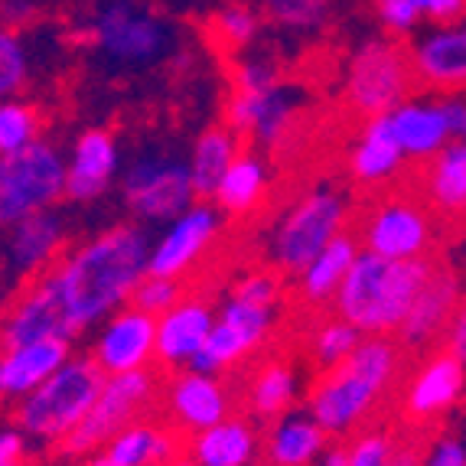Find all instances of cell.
Wrapping results in <instances>:
<instances>
[{"instance_id": "6da1fadb", "label": "cell", "mask_w": 466, "mask_h": 466, "mask_svg": "<svg viewBox=\"0 0 466 466\" xmlns=\"http://www.w3.org/2000/svg\"><path fill=\"white\" fill-rule=\"evenodd\" d=\"M150 248L154 241L147 228L127 222L69 248L49 268L46 278L63 303L72 333L98 327L131 303L134 288L147 278Z\"/></svg>"}, {"instance_id": "7a4b0ae2", "label": "cell", "mask_w": 466, "mask_h": 466, "mask_svg": "<svg viewBox=\"0 0 466 466\" xmlns=\"http://www.w3.org/2000/svg\"><path fill=\"white\" fill-rule=\"evenodd\" d=\"M401 346L389 336H366L346 362L319 372L307 395V414L333 437L352 434L372 418L379 401L395 389Z\"/></svg>"}, {"instance_id": "3957f363", "label": "cell", "mask_w": 466, "mask_h": 466, "mask_svg": "<svg viewBox=\"0 0 466 466\" xmlns=\"http://www.w3.org/2000/svg\"><path fill=\"white\" fill-rule=\"evenodd\" d=\"M434 268V258L389 261L372 251H359L333 300V313L362 336L398 333Z\"/></svg>"}, {"instance_id": "277c9868", "label": "cell", "mask_w": 466, "mask_h": 466, "mask_svg": "<svg viewBox=\"0 0 466 466\" xmlns=\"http://www.w3.org/2000/svg\"><path fill=\"white\" fill-rule=\"evenodd\" d=\"M350 199L333 183H319L297 196L268 235L271 271L280 278H297L329 241L350 232Z\"/></svg>"}, {"instance_id": "5b68a950", "label": "cell", "mask_w": 466, "mask_h": 466, "mask_svg": "<svg viewBox=\"0 0 466 466\" xmlns=\"http://www.w3.org/2000/svg\"><path fill=\"white\" fill-rule=\"evenodd\" d=\"M108 375L92 356L69 359L36 391L16 401V431L43 443H63L88 418Z\"/></svg>"}, {"instance_id": "8992f818", "label": "cell", "mask_w": 466, "mask_h": 466, "mask_svg": "<svg viewBox=\"0 0 466 466\" xmlns=\"http://www.w3.org/2000/svg\"><path fill=\"white\" fill-rule=\"evenodd\" d=\"M300 95L280 82L274 63L255 56L235 69V95L228 101V127L238 137H248L261 147H284L288 134L297 125Z\"/></svg>"}, {"instance_id": "52a82bcc", "label": "cell", "mask_w": 466, "mask_h": 466, "mask_svg": "<svg viewBox=\"0 0 466 466\" xmlns=\"http://www.w3.org/2000/svg\"><path fill=\"white\" fill-rule=\"evenodd\" d=\"M88 33L101 59L121 69L164 63L177 46L170 20H164L140 0H101L92 14Z\"/></svg>"}, {"instance_id": "ba28073f", "label": "cell", "mask_w": 466, "mask_h": 466, "mask_svg": "<svg viewBox=\"0 0 466 466\" xmlns=\"http://www.w3.org/2000/svg\"><path fill=\"white\" fill-rule=\"evenodd\" d=\"M414 78L418 76H414L411 56L398 39H366L352 53L350 69H346V101L366 121L391 115L398 105L408 101Z\"/></svg>"}, {"instance_id": "9c48e42d", "label": "cell", "mask_w": 466, "mask_h": 466, "mask_svg": "<svg viewBox=\"0 0 466 466\" xmlns=\"http://www.w3.org/2000/svg\"><path fill=\"white\" fill-rule=\"evenodd\" d=\"M63 196L66 160L49 140H36L16 154H0V228L53 209Z\"/></svg>"}, {"instance_id": "30bf717a", "label": "cell", "mask_w": 466, "mask_h": 466, "mask_svg": "<svg viewBox=\"0 0 466 466\" xmlns=\"http://www.w3.org/2000/svg\"><path fill=\"white\" fill-rule=\"evenodd\" d=\"M121 196L137 222H173L196 206L189 164L167 150H144L127 164Z\"/></svg>"}, {"instance_id": "8fae6325", "label": "cell", "mask_w": 466, "mask_h": 466, "mask_svg": "<svg viewBox=\"0 0 466 466\" xmlns=\"http://www.w3.org/2000/svg\"><path fill=\"white\" fill-rule=\"evenodd\" d=\"M157 395H160V379L150 369L108 375L88 418L59 443L63 453L66 457H92V453L105 451L111 437L140 420V414L157 401Z\"/></svg>"}, {"instance_id": "7c38bea8", "label": "cell", "mask_w": 466, "mask_h": 466, "mask_svg": "<svg viewBox=\"0 0 466 466\" xmlns=\"http://www.w3.org/2000/svg\"><path fill=\"white\" fill-rule=\"evenodd\" d=\"M356 238L362 251H372L389 261H411V258H428L434 222L428 206L411 193H385L375 199V206H366Z\"/></svg>"}, {"instance_id": "4fadbf2b", "label": "cell", "mask_w": 466, "mask_h": 466, "mask_svg": "<svg viewBox=\"0 0 466 466\" xmlns=\"http://www.w3.org/2000/svg\"><path fill=\"white\" fill-rule=\"evenodd\" d=\"M218 232H222V212H218L216 206H206V202L189 206V209L179 218H173L170 226H167V232L154 241L147 274L183 280L199 265L202 255H209Z\"/></svg>"}, {"instance_id": "5bb4252c", "label": "cell", "mask_w": 466, "mask_h": 466, "mask_svg": "<svg viewBox=\"0 0 466 466\" xmlns=\"http://www.w3.org/2000/svg\"><path fill=\"white\" fill-rule=\"evenodd\" d=\"M72 336L76 333L46 274L26 280L24 290L0 317V350H16L43 339H72Z\"/></svg>"}, {"instance_id": "9a60e30c", "label": "cell", "mask_w": 466, "mask_h": 466, "mask_svg": "<svg viewBox=\"0 0 466 466\" xmlns=\"http://www.w3.org/2000/svg\"><path fill=\"white\" fill-rule=\"evenodd\" d=\"M92 359L105 375L140 372L157 359V317L137 310V307H121L98 327L92 342Z\"/></svg>"}, {"instance_id": "2e32d148", "label": "cell", "mask_w": 466, "mask_h": 466, "mask_svg": "<svg viewBox=\"0 0 466 466\" xmlns=\"http://www.w3.org/2000/svg\"><path fill=\"white\" fill-rule=\"evenodd\" d=\"M164 401L173 428L187 431V434H202V431L216 428L218 420L232 418L228 385L218 375L196 372V369H183V372L170 375Z\"/></svg>"}, {"instance_id": "e0dca14e", "label": "cell", "mask_w": 466, "mask_h": 466, "mask_svg": "<svg viewBox=\"0 0 466 466\" xmlns=\"http://www.w3.org/2000/svg\"><path fill=\"white\" fill-rule=\"evenodd\" d=\"M216 327V307L202 294H187L183 300L157 317V362L164 372H183L193 366Z\"/></svg>"}, {"instance_id": "ac0fdd59", "label": "cell", "mask_w": 466, "mask_h": 466, "mask_svg": "<svg viewBox=\"0 0 466 466\" xmlns=\"http://www.w3.org/2000/svg\"><path fill=\"white\" fill-rule=\"evenodd\" d=\"M460 310V280L451 268L437 265L424 290L414 300L411 313L404 317L401 329H398V346L401 350H428L431 342L441 333H447L451 319Z\"/></svg>"}, {"instance_id": "d6986e66", "label": "cell", "mask_w": 466, "mask_h": 466, "mask_svg": "<svg viewBox=\"0 0 466 466\" xmlns=\"http://www.w3.org/2000/svg\"><path fill=\"white\" fill-rule=\"evenodd\" d=\"M414 76L441 92L466 88V24H447L420 33L408 46Z\"/></svg>"}, {"instance_id": "ffe728a7", "label": "cell", "mask_w": 466, "mask_h": 466, "mask_svg": "<svg viewBox=\"0 0 466 466\" xmlns=\"http://www.w3.org/2000/svg\"><path fill=\"white\" fill-rule=\"evenodd\" d=\"M66 222L59 212L43 209L10 226L7 232V265L16 278H39L63 258Z\"/></svg>"}, {"instance_id": "44dd1931", "label": "cell", "mask_w": 466, "mask_h": 466, "mask_svg": "<svg viewBox=\"0 0 466 466\" xmlns=\"http://www.w3.org/2000/svg\"><path fill=\"white\" fill-rule=\"evenodd\" d=\"M466 391V366L453 352H434V356L411 375L404 389V411L414 420H428L447 411Z\"/></svg>"}, {"instance_id": "7402d4cb", "label": "cell", "mask_w": 466, "mask_h": 466, "mask_svg": "<svg viewBox=\"0 0 466 466\" xmlns=\"http://www.w3.org/2000/svg\"><path fill=\"white\" fill-rule=\"evenodd\" d=\"M117 173V144L108 131L92 127L78 134L72 144V157L66 164V199L92 202L108 193Z\"/></svg>"}, {"instance_id": "603a6c76", "label": "cell", "mask_w": 466, "mask_h": 466, "mask_svg": "<svg viewBox=\"0 0 466 466\" xmlns=\"http://www.w3.org/2000/svg\"><path fill=\"white\" fill-rule=\"evenodd\" d=\"M69 359V339H43L0 350V401H24Z\"/></svg>"}, {"instance_id": "cb8c5ba5", "label": "cell", "mask_w": 466, "mask_h": 466, "mask_svg": "<svg viewBox=\"0 0 466 466\" xmlns=\"http://www.w3.org/2000/svg\"><path fill=\"white\" fill-rule=\"evenodd\" d=\"M404 160H408V157H404L401 144H398L389 115L369 117L366 125H362L356 147H352V154H350L352 179H356L359 187H381V183H389L395 173H401Z\"/></svg>"}, {"instance_id": "d4e9b609", "label": "cell", "mask_w": 466, "mask_h": 466, "mask_svg": "<svg viewBox=\"0 0 466 466\" xmlns=\"http://www.w3.org/2000/svg\"><path fill=\"white\" fill-rule=\"evenodd\" d=\"M359 251L362 248H359V238L352 235V228L342 232L336 241H329L327 248L297 274V297L307 307H327V303H333Z\"/></svg>"}, {"instance_id": "484cf974", "label": "cell", "mask_w": 466, "mask_h": 466, "mask_svg": "<svg viewBox=\"0 0 466 466\" xmlns=\"http://www.w3.org/2000/svg\"><path fill=\"white\" fill-rule=\"evenodd\" d=\"M389 121L408 160H434L451 144V131H447V121H443V111L437 101L408 98L391 111Z\"/></svg>"}, {"instance_id": "4316f807", "label": "cell", "mask_w": 466, "mask_h": 466, "mask_svg": "<svg viewBox=\"0 0 466 466\" xmlns=\"http://www.w3.org/2000/svg\"><path fill=\"white\" fill-rule=\"evenodd\" d=\"M327 431L310 414H284L265 437V457L271 466H313L327 451Z\"/></svg>"}, {"instance_id": "83f0119b", "label": "cell", "mask_w": 466, "mask_h": 466, "mask_svg": "<svg viewBox=\"0 0 466 466\" xmlns=\"http://www.w3.org/2000/svg\"><path fill=\"white\" fill-rule=\"evenodd\" d=\"M258 453V431L248 418H226L216 428L193 434L189 457L199 466H251Z\"/></svg>"}, {"instance_id": "f1b7e54d", "label": "cell", "mask_w": 466, "mask_h": 466, "mask_svg": "<svg viewBox=\"0 0 466 466\" xmlns=\"http://www.w3.org/2000/svg\"><path fill=\"white\" fill-rule=\"evenodd\" d=\"M241 154V137L228 125L206 127L196 137L193 150H189V177H193L196 199H212L222 183V177L228 173V167L238 160Z\"/></svg>"}, {"instance_id": "f546056e", "label": "cell", "mask_w": 466, "mask_h": 466, "mask_svg": "<svg viewBox=\"0 0 466 466\" xmlns=\"http://www.w3.org/2000/svg\"><path fill=\"white\" fill-rule=\"evenodd\" d=\"M101 453L115 466H167L173 457H179V437L164 424L134 420L131 428L111 437Z\"/></svg>"}, {"instance_id": "4dcf8cb0", "label": "cell", "mask_w": 466, "mask_h": 466, "mask_svg": "<svg viewBox=\"0 0 466 466\" xmlns=\"http://www.w3.org/2000/svg\"><path fill=\"white\" fill-rule=\"evenodd\" d=\"M424 193L431 209L443 216H466V140H451L424 167Z\"/></svg>"}, {"instance_id": "1f68e13d", "label": "cell", "mask_w": 466, "mask_h": 466, "mask_svg": "<svg viewBox=\"0 0 466 466\" xmlns=\"http://www.w3.org/2000/svg\"><path fill=\"white\" fill-rule=\"evenodd\" d=\"M297 391H300V375L290 362L284 359H268L265 366H258L248 379V398L251 414H258L261 420H278L284 414H290L297 401Z\"/></svg>"}, {"instance_id": "d6a6232c", "label": "cell", "mask_w": 466, "mask_h": 466, "mask_svg": "<svg viewBox=\"0 0 466 466\" xmlns=\"http://www.w3.org/2000/svg\"><path fill=\"white\" fill-rule=\"evenodd\" d=\"M268 193V164L258 154L241 150L238 160L228 167V173L222 177L216 189V209L226 216H251V212L265 202Z\"/></svg>"}, {"instance_id": "836d02e7", "label": "cell", "mask_w": 466, "mask_h": 466, "mask_svg": "<svg viewBox=\"0 0 466 466\" xmlns=\"http://www.w3.org/2000/svg\"><path fill=\"white\" fill-rule=\"evenodd\" d=\"M362 339H366V336L359 333L352 323H346V319L333 313L329 319H323V323H317V327H313L310 356H313V362L327 372V369H336L339 362H346V359L359 350V342H362Z\"/></svg>"}, {"instance_id": "e575fe53", "label": "cell", "mask_w": 466, "mask_h": 466, "mask_svg": "<svg viewBox=\"0 0 466 466\" xmlns=\"http://www.w3.org/2000/svg\"><path fill=\"white\" fill-rule=\"evenodd\" d=\"M265 14L288 33H317L333 14V0H265Z\"/></svg>"}, {"instance_id": "d590c367", "label": "cell", "mask_w": 466, "mask_h": 466, "mask_svg": "<svg viewBox=\"0 0 466 466\" xmlns=\"http://www.w3.org/2000/svg\"><path fill=\"white\" fill-rule=\"evenodd\" d=\"M39 115L26 101L7 98L0 101V154H16V150L36 144Z\"/></svg>"}, {"instance_id": "8d00e7d4", "label": "cell", "mask_w": 466, "mask_h": 466, "mask_svg": "<svg viewBox=\"0 0 466 466\" xmlns=\"http://www.w3.org/2000/svg\"><path fill=\"white\" fill-rule=\"evenodd\" d=\"M30 78V56L20 36L0 26V101L14 98Z\"/></svg>"}, {"instance_id": "74e56055", "label": "cell", "mask_w": 466, "mask_h": 466, "mask_svg": "<svg viewBox=\"0 0 466 466\" xmlns=\"http://www.w3.org/2000/svg\"><path fill=\"white\" fill-rule=\"evenodd\" d=\"M183 297H187V284H183V280L154 278V274H147V278H144L137 288H134L131 307L150 313V317H164V313L173 310V307H177Z\"/></svg>"}, {"instance_id": "f35d334b", "label": "cell", "mask_w": 466, "mask_h": 466, "mask_svg": "<svg viewBox=\"0 0 466 466\" xmlns=\"http://www.w3.org/2000/svg\"><path fill=\"white\" fill-rule=\"evenodd\" d=\"M258 30H261L258 16L251 14L248 7H238V4H232V7H222L216 16H212V33H216L218 43H222V46H228V49L251 46V43H255V36H258Z\"/></svg>"}, {"instance_id": "ab89813d", "label": "cell", "mask_w": 466, "mask_h": 466, "mask_svg": "<svg viewBox=\"0 0 466 466\" xmlns=\"http://www.w3.org/2000/svg\"><path fill=\"white\" fill-rule=\"evenodd\" d=\"M228 294L251 303H265V307H280V274L268 271V268H255V271L235 278Z\"/></svg>"}, {"instance_id": "60d3db41", "label": "cell", "mask_w": 466, "mask_h": 466, "mask_svg": "<svg viewBox=\"0 0 466 466\" xmlns=\"http://www.w3.org/2000/svg\"><path fill=\"white\" fill-rule=\"evenodd\" d=\"M346 451H350V466H385L395 453V441L385 431H366Z\"/></svg>"}, {"instance_id": "b9f144b4", "label": "cell", "mask_w": 466, "mask_h": 466, "mask_svg": "<svg viewBox=\"0 0 466 466\" xmlns=\"http://www.w3.org/2000/svg\"><path fill=\"white\" fill-rule=\"evenodd\" d=\"M420 20H434V24L447 26L466 14V0H414Z\"/></svg>"}, {"instance_id": "7bdbcfd3", "label": "cell", "mask_w": 466, "mask_h": 466, "mask_svg": "<svg viewBox=\"0 0 466 466\" xmlns=\"http://www.w3.org/2000/svg\"><path fill=\"white\" fill-rule=\"evenodd\" d=\"M443 111V121H447V131H451V140H466V95L451 92L437 98Z\"/></svg>"}, {"instance_id": "ee69618b", "label": "cell", "mask_w": 466, "mask_h": 466, "mask_svg": "<svg viewBox=\"0 0 466 466\" xmlns=\"http://www.w3.org/2000/svg\"><path fill=\"white\" fill-rule=\"evenodd\" d=\"M420 466H466V447L453 437H441L420 460Z\"/></svg>"}, {"instance_id": "f6af8a7d", "label": "cell", "mask_w": 466, "mask_h": 466, "mask_svg": "<svg viewBox=\"0 0 466 466\" xmlns=\"http://www.w3.org/2000/svg\"><path fill=\"white\" fill-rule=\"evenodd\" d=\"M447 352H453L466 366V303H460L457 317H453L451 327H447Z\"/></svg>"}, {"instance_id": "bcb514c9", "label": "cell", "mask_w": 466, "mask_h": 466, "mask_svg": "<svg viewBox=\"0 0 466 466\" xmlns=\"http://www.w3.org/2000/svg\"><path fill=\"white\" fill-rule=\"evenodd\" d=\"M24 431H0V466H20L24 457Z\"/></svg>"}, {"instance_id": "7dc6e473", "label": "cell", "mask_w": 466, "mask_h": 466, "mask_svg": "<svg viewBox=\"0 0 466 466\" xmlns=\"http://www.w3.org/2000/svg\"><path fill=\"white\" fill-rule=\"evenodd\" d=\"M33 10H36V0H4L0 14L7 16L10 24H26L33 16Z\"/></svg>"}, {"instance_id": "c3c4849f", "label": "cell", "mask_w": 466, "mask_h": 466, "mask_svg": "<svg viewBox=\"0 0 466 466\" xmlns=\"http://www.w3.org/2000/svg\"><path fill=\"white\" fill-rule=\"evenodd\" d=\"M317 466H350V451L346 447H327L319 453Z\"/></svg>"}, {"instance_id": "681fc988", "label": "cell", "mask_w": 466, "mask_h": 466, "mask_svg": "<svg viewBox=\"0 0 466 466\" xmlns=\"http://www.w3.org/2000/svg\"><path fill=\"white\" fill-rule=\"evenodd\" d=\"M385 466H420V457H418V451H411V447H401V451L391 453V460Z\"/></svg>"}, {"instance_id": "f907efd6", "label": "cell", "mask_w": 466, "mask_h": 466, "mask_svg": "<svg viewBox=\"0 0 466 466\" xmlns=\"http://www.w3.org/2000/svg\"><path fill=\"white\" fill-rule=\"evenodd\" d=\"M82 466H115V463H111V460L108 457H105V453H92V457H88L86 460V463H82Z\"/></svg>"}, {"instance_id": "816d5d0a", "label": "cell", "mask_w": 466, "mask_h": 466, "mask_svg": "<svg viewBox=\"0 0 466 466\" xmlns=\"http://www.w3.org/2000/svg\"><path fill=\"white\" fill-rule=\"evenodd\" d=\"M167 466H199V463H196L193 457H173V460H170V463H167Z\"/></svg>"}]
</instances>
